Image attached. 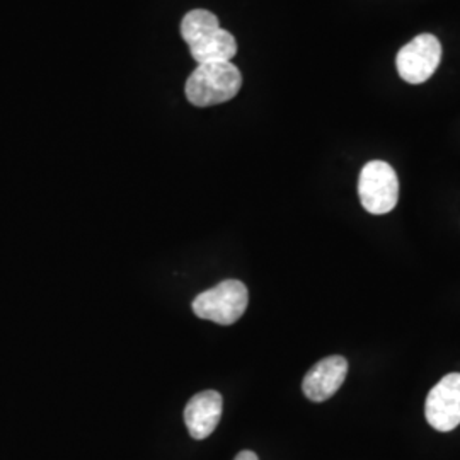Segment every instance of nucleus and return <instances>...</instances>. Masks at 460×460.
Listing matches in <instances>:
<instances>
[{
    "mask_svg": "<svg viewBox=\"0 0 460 460\" xmlns=\"http://www.w3.org/2000/svg\"><path fill=\"white\" fill-rule=\"evenodd\" d=\"M181 36L198 66L230 62L237 53L235 38L220 28L218 19L210 11L197 9L182 17Z\"/></svg>",
    "mask_w": 460,
    "mask_h": 460,
    "instance_id": "1",
    "label": "nucleus"
},
{
    "mask_svg": "<svg viewBox=\"0 0 460 460\" xmlns=\"http://www.w3.org/2000/svg\"><path fill=\"white\" fill-rule=\"evenodd\" d=\"M243 75L232 62L199 64L186 83V98L198 108L227 102L239 94Z\"/></svg>",
    "mask_w": 460,
    "mask_h": 460,
    "instance_id": "2",
    "label": "nucleus"
},
{
    "mask_svg": "<svg viewBox=\"0 0 460 460\" xmlns=\"http://www.w3.org/2000/svg\"><path fill=\"white\" fill-rule=\"evenodd\" d=\"M247 302L246 285L239 279H226L193 300V313L199 319L230 326L246 313Z\"/></svg>",
    "mask_w": 460,
    "mask_h": 460,
    "instance_id": "3",
    "label": "nucleus"
},
{
    "mask_svg": "<svg viewBox=\"0 0 460 460\" xmlns=\"http://www.w3.org/2000/svg\"><path fill=\"white\" fill-rule=\"evenodd\" d=\"M358 197L368 214L393 212L399 199V180L393 165L384 161H372L363 165L358 180Z\"/></svg>",
    "mask_w": 460,
    "mask_h": 460,
    "instance_id": "4",
    "label": "nucleus"
},
{
    "mask_svg": "<svg viewBox=\"0 0 460 460\" xmlns=\"http://www.w3.org/2000/svg\"><path fill=\"white\" fill-rule=\"evenodd\" d=\"M442 60V45L433 34H420L406 47L399 49L395 66L402 81L410 84L427 83L437 72Z\"/></svg>",
    "mask_w": 460,
    "mask_h": 460,
    "instance_id": "5",
    "label": "nucleus"
},
{
    "mask_svg": "<svg viewBox=\"0 0 460 460\" xmlns=\"http://www.w3.org/2000/svg\"><path fill=\"white\" fill-rule=\"evenodd\" d=\"M425 416L429 427L452 431L460 425V374L445 376L427 397Z\"/></svg>",
    "mask_w": 460,
    "mask_h": 460,
    "instance_id": "6",
    "label": "nucleus"
},
{
    "mask_svg": "<svg viewBox=\"0 0 460 460\" xmlns=\"http://www.w3.org/2000/svg\"><path fill=\"white\" fill-rule=\"evenodd\" d=\"M348 376L345 357L334 355L315 363L302 382V391L314 402H324L340 391Z\"/></svg>",
    "mask_w": 460,
    "mask_h": 460,
    "instance_id": "7",
    "label": "nucleus"
},
{
    "mask_svg": "<svg viewBox=\"0 0 460 460\" xmlns=\"http://www.w3.org/2000/svg\"><path fill=\"white\" fill-rule=\"evenodd\" d=\"M224 399L217 391L193 395L184 410V423L195 440H205L215 431L222 418Z\"/></svg>",
    "mask_w": 460,
    "mask_h": 460,
    "instance_id": "8",
    "label": "nucleus"
},
{
    "mask_svg": "<svg viewBox=\"0 0 460 460\" xmlns=\"http://www.w3.org/2000/svg\"><path fill=\"white\" fill-rule=\"evenodd\" d=\"M234 460H260L258 459V456L254 454V452H251V450H243V452H239L237 456H235V459Z\"/></svg>",
    "mask_w": 460,
    "mask_h": 460,
    "instance_id": "9",
    "label": "nucleus"
}]
</instances>
